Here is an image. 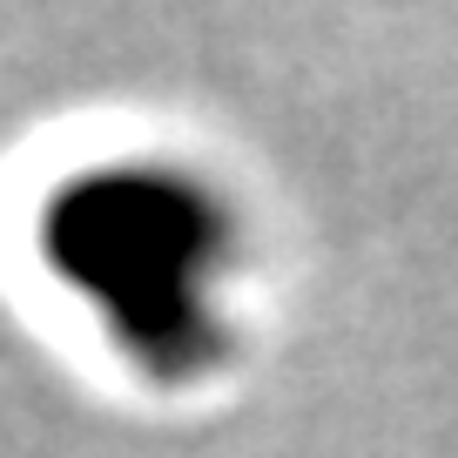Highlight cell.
Instances as JSON below:
<instances>
[{
    "instance_id": "cell-1",
    "label": "cell",
    "mask_w": 458,
    "mask_h": 458,
    "mask_svg": "<svg viewBox=\"0 0 458 458\" xmlns=\"http://www.w3.org/2000/svg\"><path fill=\"white\" fill-rule=\"evenodd\" d=\"M47 257L142 364L196 371L216 351L229 223L196 182L162 169L88 175L47 209Z\"/></svg>"
}]
</instances>
